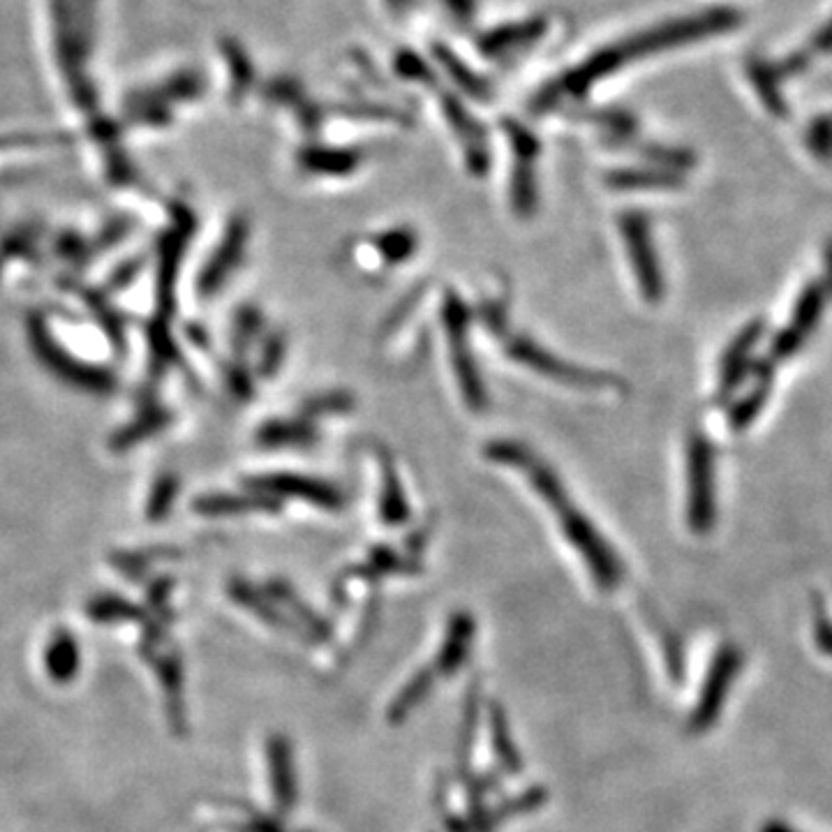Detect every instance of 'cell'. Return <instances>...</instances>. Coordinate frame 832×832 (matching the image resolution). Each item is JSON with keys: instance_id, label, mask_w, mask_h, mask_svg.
<instances>
[{"instance_id": "1", "label": "cell", "mask_w": 832, "mask_h": 832, "mask_svg": "<svg viewBox=\"0 0 832 832\" xmlns=\"http://www.w3.org/2000/svg\"><path fill=\"white\" fill-rule=\"evenodd\" d=\"M486 455L493 463L520 470L525 474L530 486L539 493L544 502L557 511L559 530L567 536L569 544L578 551V555L592 571L597 586L601 590H613L622 580V562L609 541L594 528L592 520L582 513L576 505L569 502V495L559 476L551 470L546 461H541L525 444L497 440L486 447Z\"/></svg>"}, {"instance_id": "2", "label": "cell", "mask_w": 832, "mask_h": 832, "mask_svg": "<svg viewBox=\"0 0 832 832\" xmlns=\"http://www.w3.org/2000/svg\"><path fill=\"white\" fill-rule=\"evenodd\" d=\"M442 324L447 328V340L451 349V366L455 372L458 386L472 412H484L488 407V391L478 374L476 361L470 345V310L463 299L449 291L442 303Z\"/></svg>"}, {"instance_id": "3", "label": "cell", "mask_w": 832, "mask_h": 832, "mask_svg": "<svg viewBox=\"0 0 832 832\" xmlns=\"http://www.w3.org/2000/svg\"><path fill=\"white\" fill-rule=\"evenodd\" d=\"M686 523L692 532L707 534L715 525V451L703 432H692L686 442Z\"/></svg>"}, {"instance_id": "4", "label": "cell", "mask_w": 832, "mask_h": 832, "mask_svg": "<svg viewBox=\"0 0 832 832\" xmlns=\"http://www.w3.org/2000/svg\"><path fill=\"white\" fill-rule=\"evenodd\" d=\"M505 349H507V357H511L516 363L528 366L534 372L544 374V378L555 380L559 384L578 386V389H586V391H599V389H609V386L613 389L620 384L615 378H611V374L592 372L588 368L574 366L565 359L555 357V354H551L546 347H541L532 338L518 336V333L516 336L507 338Z\"/></svg>"}, {"instance_id": "5", "label": "cell", "mask_w": 832, "mask_h": 832, "mask_svg": "<svg viewBox=\"0 0 832 832\" xmlns=\"http://www.w3.org/2000/svg\"><path fill=\"white\" fill-rule=\"evenodd\" d=\"M620 234L627 247L636 285L640 289L643 301L659 303L663 299V276L657 250L650 234V220L638 211L620 216Z\"/></svg>"}, {"instance_id": "6", "label": "cell", "mask_w": 832, "mask_h": 832, "mask_svg": "<svg viewBox=\"0 0 832 832\" xmlns=\"http://www.w3.org/2000/svg\"><path fill=\"white\" fill-rule=\"evenodd\" d=\"M825 301H828L825 282L811 280L809 285H805V289L800 291V297L794 305V315H790L788 324L777 333L773 343H770V357H767L770 361H786L790 357H796L800 347L811 336V331L819 326L823 310H825Z\"/></svg>"}, {"instance_id": "7", "label": "cell", "mask_w": 832, "mask_h": 832, "mask_svg": "<svg viewBox=\"0 0 832 832\" xmlns=\"http://www.w3.org/2000/svg\"><path fill=\"white\" fill-rule=\"evenodd\" d=\"M250 486L268 497L303 499V502L326 509V511H340L345 507V495L336 486L322 482V478H312L303 474H289V472L264 474V476L253 478Z\"/></svg>"}, {"instance_id": "8", "label": "cell", "mask_w": 832, "mask_h": 832, "mask_svg": "<svg viewBox=\"0 0 832 832\" xmlns=\"http://www.w3.org/2000/svg\"><path fill=\"white\" fill-rule=\"evenodd\" d=\"M742 666V655L733 645H724V648L717 652L710 673L705 678V686L701 692L698 705L692 715V731H707L710 728L724 707V701L731 692V682L738 675Z\"/></svg>"}, {"instance_id": "9", "label": "cell", "mask_w": 832, "mask_h": 832, "mask_svg": "<svg viewBox=\"0 0 832 832\" xmlns=\"http://www.w3.org/2000/svg\"><path fill=\"white\" fill-rule=\"evenodd\" d=\"M765 333V322L754 320L738 331V336L728 343L721 366H719V384H717V401L726 403L738 391V386L747 380L749 368H752V351L759 345Z\"/></svg>"}, {"instance_id": "10", "label": "cell", "mask_w": 832, "mask_h": 832, "mask_svg": "<svg viewBox=\"0 0 832 832\" xmlns=\"http://www.w3.org/2000/svg\"><path fill=\"white\" fill-rule=\"evenodd\" d=\"M509 139L513 146L516 166L511 176V206L518 216H532L536 208V185H534V160L539 143L523 128H511Z\"/></svg>"}, {"instance_id": "11", "label": "cell", "mask_w": 832, "mask_h": 832, "mask_svg": "<svg viewBox=\"0 0 832 832\" xmlns=\"http://www.w3.org/2000/svg\"><path fill=\"white\" fill-rule=\"evenodd\" d=\"M773 366L775 361L763 359L754 366V370H749V374L754 378V386L749 389L738 403H733L731 409H728V424H731L736 432H742L752 426L756 416L761 414V409L765 407L770 398V389H773V380H775Z\"/></svg>"}, {"instance_id": "12", "label": "cell", "mask_w": 832, "mask_h": 832, "mask_svg": "<svg viewBox=\"0 0 832 832\" xmlns=\"http://www.w3.org/2000/svg\"><path fill=\"white\" fill-rule=\"evenodd\" d=\"M259 442L270 449H285V447H310L317 442V428L305 416H299V419H278V421H268L259 430Z\"/></svg>"}, {"instance_id": "13", "label": "cell", "mask_w": 832, "mask_h": 832, "mask_svg": "<svg viewBox=\"0 0 832 832\" xmlns=\"http://www.w3.org/2000/svg\"><path fill=\"white\" fill-rule=\"evenodd\" d=\"M245 241H247V227L243 222H234L232 229L227 232V239H224L222 247L216 253L213 262L208 264V268H206L204 280H201L206 291H213L224 280V276L229 274V268H232L236 264V259L241 257Z\"/></svg>"}, {"instance_id": "14", "label": "cell", "mask_w": 832, "mask_h": 832, "mask_svg": "<svg viewBox=\"0 0 832 832\" xmlns=\"http://www.w3.org/2000/svg\"><path fill=\"white\" fill-rule=\"evenodd\" d=\"M380 516H382V523L391 525V528H398V525L407 523V518H409V505L405 499L401 478H398V474H395L391 461H386V458L382 461Z\"/></svg>"}, {"instance_id": "15", "label": "cell", "mask_w": 832, "mask_h": 832, "mask_svg": "<svg viewBox=\"0 0 832 832\" xmlns=\"http://www.w3.org/2000/svg\"><path fill=\"white\" fill-rule=\"evenodd\" d=\"M361 155L357 151H340V149H308L299 155L303 170L317 174L343 176L359 166Z\"/></svg>"}, {"instance_id": "16", "label": "cell", "mask_w": 832, "mask_h": 832, "mask_svg": "<svg viewBox=\"0 0 832 832\" xmlns=\"http://www.w3.org/2000/svg\"><path fill=\"white\" fill-rule=\"evenodd\" d=\"M609 183L615 190H671L682 181L678 174L666 170H624L613 172Z\"/></svg>"}, {"instance_id": "17", "label": "cell", "mask_w": 832, "mask_h": 832, "mask_svg": "<svg viewBox=\"0 0 832 832\" xmlns=\"http://www.w3.org/2000/svg\"><path fill=\"white\" fill-rule=\"evenodd\" d=\"M372 245L384 262L403 264L416 253V247H419V239H416L412 229L395 227V229H386V232L374 236Z\"/></svg>"}, {"instance_id": "18", "label": "cell", "mask_w": 832, "mask_h": 832, "mask_svg": "<svg viewBox=\"0 0 832 832\" xmlns=\"http://www.w3.org/2000/svg\"><path fill=\"white\" fill-rule=\"evenodd\" d=\"M201 511L208 513H227V511H278L280 499L268 495H253V497H208L199 505Z\"/></svg>"}, {"instance_id": "19", "label": "cell", "mask_w": 832, "mask_h": 832, "mask_svg": "<svg viewBox=\"0 0 832 832\" xmlns=\"http://www.w3.org/2000/svg\"><path fill=\"white\" fill-rule=\"evenodd\" d=\"M419 569H421L419 562H414L407 555H398L395 551L384 548V546L374 548L368 555L366 565L361 567V571H370V574H414Z\"/></svg>"}, {"instance_id": "20", "label": "cell", "mask_w": 832, "mask_h": 832, "mask_svg": "<svg viewBox=\"0 0 832 832\" xmlns=\"http://www.w3.org/2000/svg\"><path fill=\"white\" fill-rule=\"evenodd\" d=\"M351 405H354V398H351L349 393H345V391H328V393L315 395V398H310L303 405L301 416H305V419H310V421H315V419H320V416L349 412Z\"/></svg>"}, {"instance_id": "21", "label": "cell", "mask_w": 832, "mask_h": 832, "mask_svg": "<svg viewBox=\"0 0 832 832\" xmlns=\"http://www.w3.org/2000/svg\"><path fill=\"white\" fill-rule=\"evenodd\" d=\"M285 349H287L285 338L280 336V333H274V336H270L266 340V345H264V354H262V361H259L262 374L270 378V374H274L280 368V363L285 359Z\"/></svg>"}, {"instance_id": "22", "label": "cell", "mask_w": 832, "mask_h": 832, "mask_svg": "<svg viewBox=\"0 0 832 832\" xmlns=\"http://www.w3.org/2000/svg\"><path fill=\"white\" fill-rule=\"evenodd\" d=\"M262 328V317L257 310H243L241 312V328H239V336H243V343L253 340L255 333Z\"/></svg>"}, {"instance_id": "23", "label": "cell", "mask_w": 832, "mask_h": 832, "mask_svg": "<svg viewBox=\"0 0 832 832\" xmlns=\"http://www.w3.org/2000/svg\"><path fill=\"white\" fill-rule=\"evenodd\" d=\"M817 638L821 643V648L832 655V622L825 617V613H823L821 606H819V613H817Z\"/></svg>"}, {"instance_id": "24", "label": "cell", "mask_w": 832, "mask_h": 832, "mask_svg": "<svg viewBox=\"0 0 832 832\" xmlns=\"http://www.w3.org/2000/svg\"><path fill=\"white\" fill-rule=\"evenodd\" d=\"M825 287L828 294H832V241L825 247Z\"/></svg>"}, {"instance_id": "25", "label": "cell", "mask_w": 832, "mask_h": 832, "mask_svg": "<svg viewBox=\"0 0 832 832\" xmlns=\"http://www.w3.org/2000/svg\"><path fill=\"white\" fill-rule=\"evenodd\" d=\"M763 832H796V830H790L788 825H784V823H777V821H773V823H767V825L763 828Z\"/></svg>"}]
</instances>
